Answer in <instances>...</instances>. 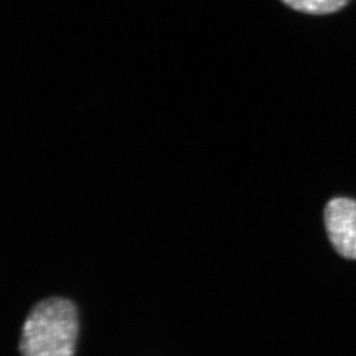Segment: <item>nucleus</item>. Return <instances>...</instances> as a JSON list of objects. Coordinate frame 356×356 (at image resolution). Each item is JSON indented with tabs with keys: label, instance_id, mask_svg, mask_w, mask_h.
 Here are the masks:
<instances>
[{
	"label": "nucleus",
	"instance_id": "1",
	"mask_svg": "<svg viewBox=\"0 0 356 356\" xmlns=\"http://www.w3.org/2000/svg\"><path fill=\"white\" fill-rule=\"evenodd\" d=\"M79 315L74 303L50 298L38 303L24 321L21 332L22 356H74Z\"/></svg>",
	"mask_w": 356,
	"mask_h": 356
},
{
	"label": "nucleus",
	"instance_id": "2",
	"mask_svg": "<svg viewBox=\"0 0 356 356\" xmlns=\"http://www.w3.org/2000/svg\"><path fill=\"white\" fill-rule=\"evenodd\" d=\"M330 241L340 255L356 259V202L346 197L333 198L324 211Z\"/></svg>",
	"mask_w": 356,
	"mask_h": 356
},
{
	"label": "nucleus",
	"instance_id": "3",
	"mask_svg": "<svg viewBox=\"0 0 356 356\" xmlns=\"http://www.w3.org/2000/svg\"><path fill=\"white\" fill-rule=\"evenodd\" d=\"M286 6L308 15H329L346 7L350 0H282Z\"/></svg>",
	"mask_w": 356,
	"mask_h": 356
}]
</instances>
